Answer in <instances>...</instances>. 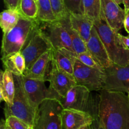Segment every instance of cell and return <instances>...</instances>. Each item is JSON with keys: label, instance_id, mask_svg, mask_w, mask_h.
Returning <instances> with one entry per match:
<instances>
[{"label": "cell", "instance_id": "13", "mask_svg": "<svg viewBox=\"0 0 129 129\" xmlns=\"http://www.w3.org/2000/svg\"><path fill=\"white\" fill-rule=\"evenodd\" d=\"M47 81L49 82V87L56 92L60 98L65 96L68 92L76 85L74 77L58 68L52 59Z\"/></svg>", "mask_w": 129, "mask_h": 129}, {"label": "cell", "instance_id": "4", "mask_svg": "<svg viewBox=\"0 0 129 129\" xmlns=\"http://www.w3.org/2000/svg\"><path fill=\"white\" fill-rule=\"evenodd\" d=\"M15 90L13 103L11 107L6 106L4 108L5 118L13 116L28 124L34 128L37 110L26 96L22 85L20 76L14 75Z\"/></svg>", "mask_w": 129, "mask_h": 129}, {"label": "cell", "instance_id": "3", "mask_svg": "<svg viewBox=\"0 0 129 129\" xmlns=\"http://www.w3.org/2000/svg\"><path fill=\"white\" fill-rule=\"evenodd\" d=\"M96 30L113 64L126 66L129 64V50L123 47L120 41L118 33L108 26L103 18L93 22Z\"/></svg>", "mask_w": 129, "mask_h": 129}, {"label": "cell", "instance_id": "17", "mask_svg": "<svg viewBox=\"0 0 129 129\" xmlns=\"http://www.w3.org/2000/svg\"><path fill=\"white\" fill-rule=\"evenodd\" d=\"M15 87L14 75L8 69L1 72L0 75V100L4 101L6 106L11 107L15 98Z\"/></svg>", "mask_w": 129, "mask_h": 129}, {"label": "cell", "instance_id": "29", "mask_svg": "<svg viewBox=\"0 0 129 129\" xmlns=\"http://www.w3.org/2000/svg\"><path fill=\"white\" fill-rule=\"evenodd\" d=\"M64 1L66 7L69 13L83 14L82 0H64Z\"/></svg>", "mask_w": 129, "mask_h": 129}, {"label": "cell", "instance_id": "24", "mask_svg": "<svg viewBox=\"0 0 129 129\" xmlns=\"http://www.w3.org/2000/svg\"><path fill=\"white\" fill-rule=\"evenodd\" d=\"M39 8L37 20L43 22H52L57 21L53 12L50 0H37Z\"/></svg>", "mask_w": 129, "mask_h": 129}, {"label": "cell", "instance_id": "22", "mask_svg": "<svg viewBox=\"0 0 129 129\" xmlns=\"http://www.w3.org/2000/svg\"><path fill=\"white\" fill-rule=\"evenodd\" d=\"M82 12L93 22L101 19V0H82Z\"/></svg>", "mask_w": 129, "mask_h": 129}, {"label": "cell", "instance_id": "15", "mask_svg": "<svg viewBox=\"0 0 129 129\" xmlns=\"http://www.w3.org/2000/svg\"><path fill=\"white\" fill-rule=\"evenodd\" d=\"M86 47L88 52L102 68L105 69L113 64L94 27H93L90 38L86 43Z\"/></svg>", "mask_w": 129, "mask_h": 129}, {"label": "cell", "instance_id": "18", "mask_svg": "<svg viewBox=\"0 0 129 129\" xmlns=\"http://www.w3.org/2000/svg\"><path fill=\"white\" fill-rule=\"evenodd\" d=\"M76 54L74 52L71 51L68 49H53L52 61L60 70L73 76L74 64L76 59Z\"/></svg>", "mask_w": 129, "mask_h": 129}, {"label": "cell", "instance_id": "12", "mask_svg": "<svg viewBox=\"0 0 129 129\" xmlns=\"http://www.w3.org/2000/svg\"><path fill=\"white\" fill-rule=\"evenodd\" d=\"M119 0H101L102 18L111 29L118 33L123 27L125 11L120 6Z\"/></svg>", "mask_w": 129, "mask_h": 129}, {"label": "cell", "instance_id": "2", "mask_svg": "<svg viewBox=\"0 0 129 129\" xmlns=\"http://www.w3.org/2000/svg\"><path fill=\"white\" fill-rule=\"evenodd\" d=\"M39 25L37 19L32 20L21 15L17 25L10 31L3 34L1 45L2 57L21 52Z\"/></svg>", "mask_w": 129, "mask_h": 129}, {"label": "cell", "instance_id": "38", "mask_svg": "<svg viewBox=\"0 0 129 129\" xmlns=\"http://www.w3.org/2000/svg\"><path fill=\"white\" fill-rule=\"evenodd\" d=\"M127 94H128V95H127V96H128V101H129V91H128V93H127Z\"/></svg>", "mask_w": 129, "mask_h": 129}, {"label": "cell", "instance_id": "5", "mask_svg": "<svg viewBox=\"0 0 129 129\" xmlns=\"http://www.w3.org/2000/svg\"><path fill=\"white\" fill-rule=\"evenodd\" d=\"M91 92L86 87L76 84L59 101L64 109L87 112L91 115L94 119H98V106L96 107Z\"/></svg>", "mask_w": 129, "mask_h": 129}, {"label": "cell", "instance_id": "1", "mask_svg": "<svg viewBox=\"0 0 129 129\" xmlns=\"http://www.w3.org/2000/svg\"><path fill=\"white\" fill-rule=\"evenodd\" d=\"M98 121L104 129H129V101L123 93L102 89L98 101Z\"/></svg>", "mask_w": 129, "mask_h": 129}, {"label": "cell", "instance_id": "39", "mask_svg": "<svg viewBox=\"0 0 129 129\" xmlns=\"http://www.w3.org/2000/svg\"><path fill=\"white\" fill-rule=\"evenodd\" d=\"M36 1H37V0H36Z\"/></svg>", "mask_w": 129, "mask_h": 129}, {"label": "cell", "instance_id": "37", "mask_svg": "<svg viewBox=\"0 0 129 129\" xmlns=\"http://www.w3.org/2000/svg\"><path fill=\"white\" fill-rule=\"evenodd\" d=\"M5 129H10V128H8V127H7V126L6 125V124H5Z\"/></svg>", "mask_w": 129, "mask_h": 129}, {"label": "cell", "instance_id": "14", "mask_svg": "<svg viewBox=\"0 0 129 129\" xmlns=\"http://www.w3.org/2000/svg\"><path fill=\"white\" fill-rule=\"evenodd\" d=\"M94 117L85 112L73 109H64L62 113V129H82L92 125Z\"/></svg>", "mask_w": 129, "mask_h": 129}, {"label": "cell", "instance_id": "23", "mask_svg": "<svg viewBox=\"0 0 129 129\" xmlns=\"http://www.w3.org/2000/svg\"><path fill=\"white\" fill-rule=\"evenodd\" d=\"M62 20L64 21V24H65L66 29L69 32L71 39L73 50H74V52L77 54H79L88 52L86 43L83 40V39L81 37L80 35L71 28L69 15Z\"/></svg>", "mask_w": 129, "mask_h": 129}, {"label": "cell", "instance_id": "34", "mask_svg": "<svg viewBox=\"0 0 129 129\" xmlns=\"http://www.w3.org/2000/svg\"><path fill=\"white\" fill-rule=\"evenodd\" d=\"M0 129H5V120H1Z\"/></svg>", "mask_w": 129, "mask_h": 129}, {"label": "cell", "instance_id": "6", "mask_svg": "<svg viewBox=\"0 0 129 129\" xmlns=\"http://www.w3.org/2000/svg\"><path fill=\"white\" fill-rule=\"evenodd\" d=\"M63 110L64 108L58 100L43 101L37 110L34 129H62Z\"/></svg>", "mask_w": 129, "mask_h": 129}, {"label": "cell", "instance_id": "19", "mask_svg": "<svg viewBox=\"0 0 129 129\" xmlns=\"http://www.w3.org/2000/svg\"><path fill=\"white\" fill-rule=\"evenodd\" d=\"M71 28L75 30L86 43L88 42L94 27L91 20L83 14L69 13Z\"/></svg>", "mask_w": 129, "mask_h": 129}, {"label": "cell", "instance_id": "26", "mask_svg": "<svg viewBox=\"0 0 129 129\" xmlns=\"http://www.w3.org/2000/svg\"><path fill=\"white\" fill-rule=\"evenodd\" d=\"M53 12L57 20H62L69 15L64 0H50Z\"/></svg>", "mask_w": 129, "mask_h": 129}, {"label": "cell", "instance_id": "16", "mask_svg": "<svg viewBox=\"0 0 129 129\" xmlns=\"http://www.w3.org/2000/svg\"><path fill=\"white\" fill-rule=\"evenodd\" d=\"M52 50L47 52L40 57L31 68L25 72L23 76L31 79L46 81L51 66Z\"/></svg>", "mask_w": 129, "mask_h": 129}, {"label": "cell", "instance_id": "10", "mask_svg": "<svg viewBox=\"0 0 129 129\" xmlns=\"http://www.w3.org/2000/svg\"><path fill=\"white\" fill-rule=\"evenodd\" d=\"M103 71L87 66L76 59L73 76L77 85L86 87L91 91H101L104 81Z\"/></svg>", "mask_w": 129, "mask_h": 129}, {"label": "cell", "instance_id": "31", "mask_svg": "<svg viewBox=\"0 0 129 129\" xmlns=\"http://www.w3.org/2000/svg\"><path fill=\"white\" fill-rule=\"evenodd\" d=\"M118 38H119L120 41L121 42L123 47L129 50V37L124 36V35L120 34L119 32L118 33Z\"/></svg>", "mask_w": 129, "mask_h": 129}, {"label": "cell", "instance_id": "28", "mask_svg": "<svg viewBox=\"0 0 129 129\" xmlns=\"http://www.w3.org/2000/svg\"><path fill=\"white\" fill-rule=\"evenodd\" d=\"M5 124L10 129H34L28 124L13 116L6 118Z\"/></svg>", "mask_w": 129, "mask_h": 129}, {"label": "cell", "instance_id": "33", "mask_svg": "<svg viewBox=\"0 0 129 129\" xmlns=\"http://www.w3.org/2000/svg\"><path fill=\"white\" fill-rule=\"evenodd\" d=\"M121 2L123 3L124 6L125 11H128L129 10V0H121Z\"/></svg>", "mask_w": 129, "mask_h": 129}, {"label": "cell", "instance_id": "9", "mask_svg": "<svg viewBox=\"0 0 129 129\" xmlns=\"http://www.w3.org/2000/svg\"><path fill=\"white\" fill-rule=\"evenodd\" d=\"M103 71V89L115 93H128L129 64L126 66H121L113 63Z\"/></svg>", "mask_w": 129, "mask_h": 129}, {"label": "cell", "instance_id": "20", "mask_svg": "<svg viewBox=\"0 0 129 129\" xmlns=\"http://www.w3.org/2000/svg\"><path fill=\"white\" fill-rule=\"evenodd\" d=\"M5 69H8L17 76L23 75L26 71V62L21 52L2 57Z\"/></svg>", "mask_w": 129, "mask_h": 129}, {"label": "cell", "instance_id": "7", "mask_svg": "<svg viewBox=\"0 0 129 129\" xmlns=\"http://www.w3.org/2000/svg\"><path fill=\"white\" fill-rule=\"evenodd\" d=\"M39 27L53 49H66L74 52L71 39L63 20L52 22L40 21Z\"/></svg>", "mask_w": 129, "mask_h": 129}, {"label": "cell", "instance_id": "36", "mask_svg": "<svg viewBox=\"0 0 129 129\" xmlns=\"http://www.w3.org/2000/svg\"><path fill=\"white\" fill-rule=\"evenodd\" d=\"M82 129H92L91 128V125H89V126H86V127H84Z\"/></svg>", "mask_w": 129, "mask_h": 129}, {"label": "cell", "instance_id": "32", "mask_svg": "<svg viewBox=\"0 0 129 129\" xmlns=\"http://www.w3.org/2000/svg\"><path fill=\"white\" fill-rule=\"evenodd\" d=\"M123 27L127 33L129 34V10L125 11V16L124 23H123Z\"/></svg>", "mask_w": 129, "mask_h": 129}, {"label": "cell", "instance_id": "25", "mask_svg": "<svg viewBox=\"0 0 129 129\" xmlns=\"http://www.w3.org/2000/svg\"><path fill=\"white\" fill-rule=\"evenodd\" d=\"M19 11L25 17L37 20L39 13L37 2L36 0H21Z\"/></svg>", "mask_w": 129, "mask_h": 129}, {"label": "cell", "instance_id": "30", "mask_svg": "<svg viewBox=\"0 0 129 129\" xmlns=\"http://www.w3.org/2000/svg\"><path fill=\"white\" fill-rule=\"evenodd\" d=\"M3 1L7 9L19 10L21 0H3Z\"/></svg>", "mask_w": 129, "mask_h": 129}, {"label": "cell", "instance_id": "35", "mask_svg": "<svg viewBox=\"0 0 129 129\" xmlns=\"http://www.w3.org/2000/svg\"><path fill=\"white\" fill-rule=\"evenodd\" d=\"M97 122H98V124H97V126H96V128L95 129H104V128H103V127H102V125H100V123L98 122V121L97 120Z\"/></svg>", "mask_w": 129, "mask_h": 129}, {"label": "cell", "instance_id": "21", "mask_svg": "<svg viewBox=\"0 0 129 129\" xmlns=\"http://www.w3.org/2000/svg\"><path fill=\"white\" fill-rule=\"evenodd\" d=\"M20 14L19 10L6 9L0 14V26L3 34L12 30L18 22Z\"/></svg>", "mask_w": 129, "mask_h": 129}, {"label": "cell", "instance_id": "27", "mask_svg": "<svg viewBox=\"0 0 129 129\" xmlns=\"http://www.w3.org/2000/svg\"><path fill=\"white\" fill-rule=\"evenodd\" d=\"M76 58L79 61H80L81 62H82L83 64L87 66L94 68V69H100V70H104V69L100 66V65L94 60L93 56L88 52L79 54H76Z\"/></svg>", "mask_w": 129, "mask_h": 129}, {"label": "cell", "instance_id": "8", "mask_svg": "<svg viewBox=\"0 0 129 129\" xmlns=\"http://www.w3.org/2000/svg\"><path fill=\"white\" fill-rule=\"evenodd\" d=\"M23 89L31 104L38 109L42 102L47 99L60 100V97L50 87H47L45 81L31 79L22 75L20 76Z\"/></svg>", "mask_w": 129, "mask_h": 129}, {"label": "cell", "instance_id": "11", "mask_svg": "<svg viewBox=\"0 0 129 129\" xmlns=\"http://www.w3.org/2000/svg\"><path fill=\"white\" fill-rule=\"evenodd\" d=\"M52 49V46L42 32L39 25L21 51L26 62V71L28 70L43 54Z\"/></svg>", "mask_w": 129, "mask_h": 129}]
</instances>
